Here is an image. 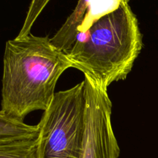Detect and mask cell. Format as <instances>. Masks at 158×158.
Returning a JSON list of instances; mask_svg holds the SVG:
<instances>
[{
  "label": "cell",
  "instance_id": "5",
  "mask_svg": "<svg viewBox=\"0 0 158 158\" xmlns=\"http://www.w3.org/2000/svg\"><path fill=\"white\" fill-rule=\"evenodd\" d=\"M91 2L92 0H79L73 12L53 36L50 38L52 44L65 52L72 48L89 12Z\"/></svg>",
  "mask_w": 158,
  "mask_h": 158
},
{
  "label": "cell",
  "instance_id": "9",
  "mask_svg": "<svg viewBox=\"0 0 158 158\" xmlns=\"http://www.w3.org/2000/svg\"><path fill=\"white\" fill-rule=\"evenodd\" d=\"M130 1H131V0H122V2L127 3V4H129V2Z\"/></svg>",
  "mask_w": 158,
  "mask_h": 158
},
{
  "label": "cell",
  "instance_id": "7",
  "mask_svg": "<svg viewBox=\"0 0 158 158\" xmlns=\"http://www.w3.org/2000/svg\"><path fill=\"white\" fill-rule=\"evenodd\" d=\"M40 135L37 125H29L23 120H17L0 114V140L33 137Z\"/></svg>",
  "mask_w": 158,
  "mask_h": 158
},
{
  "label": "cell",
  "instance_id": "10",
  "mask_svg": "<svg viewBox=\"0 0 158 158\" xmlns=\"http://www.w3.org/2000/svg\"><path fill=\"white\" fill-rule=\"evenodd\" d=\"M2 113H3V112H2V110H0V114H2Z\"/></svg>",
  "mask_w": 158,
  "mask_h": 158
},
{
  "label": "cell",
  "instance_id": "6",
  "mask_svg": "<svg viewBox=\"0 0 158 158\" xmlns=\"http://www.w3.org/2000/svg\"><path fill=\"white\" fill-rule=\"evenodd\" d=\"M0 158H41L40 135L0 140Z\"/></svg>",
  "mask_w": 158,
  "mask_h": 158
},
{
  "label": "cell",
  "instance_id": "3",
  "mask_svg": "<svg viewBox=\"0 0 158 158\" xmlns=\"http://www.w3.org/2000/svg\"><path fill=\"white\" fill-rule=\"evenodd\" d=\"M84 81L56 93L38 123L41 158H80L85 132Z\"/></svg>",
  "mask_w": 158,
  "mask_h": 158
},
{
  "label": "cell",
  "instance_id": "2",
  "mask_svg": "<svg viewBox=\"0 0 158 158\" xmlns=\"http://www.w3.org/2000/svg\"><path fill=\"white\" fill-rule=\"evenodd\" d=\"M66 52L72 68L104 90L124 80L143 47L138 20L129 4L100 17Z\"/></svg>",
  "mask_w": 158,
  "mask_h": 158
},
{
  "label": "cell",
  "instance_id": "8",
  "mask_svg": "<svg viewBox=\"0 0 158 158\" xmlns=\"http://www.w3.org/2000/svg\"><path fill=\"white\" fill-rule=\"evenodd\" d=\"M49 2L50 0H31L24 23L17 37H23L30 33L34 23Z\"/></svg>",
  "mask_w": 158,
  "mask_h": 158
},
{
  "label": "cell",
  "instance_id": "1",
  "mask_svg": "<svg viewBox=\"0 0 158 158\" xmlns=\"http://www.w3.org/2000/svg\"><path fill=\"white\" fill-rule=\"evenodd\" d=\"M72 64L48 36L32 33L8 40L3 56L1 110L23 120L52 103L58 80Z\"/></svg>",
  "mask_w": 158,
  "mask_h": 158
},
{
  "label": "cell",
  "instance_id": "4",
  "mask_svg": "<svg viewBox=\"0 0 158 158\" xmlns=\"http://www.w3.org/2000/svg\"><path fill=\"white\" fill-rule=\"evenodd\" d=\"M85 132L80 158H118L120 148L113 130L112 103L107 94L84 77Z\"/></svg>",
  "mask_w": 158,
  "mask_h": 158
}]
</instances>
